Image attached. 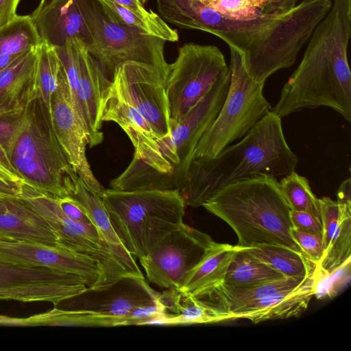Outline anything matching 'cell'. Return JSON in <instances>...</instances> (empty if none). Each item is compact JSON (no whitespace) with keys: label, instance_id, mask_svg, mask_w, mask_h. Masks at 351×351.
<instances>
[{"label":"cell","instance_id":"4","mask_svg":"<svg viewBox=\"0 0 351 351\" xmlns=\"http://www.w3.org/2000/svg\"><path fill=\"white\" fill-rule=\"evenodd\" d=\"M5 151L23 182L53 197L73 195L79 176L58 142L40 99L32 101L17 117Z\"/></svg>","mask_w":351,"mask_h":351},{"label":"cell","instance_id":"21","mask_svg":"<svg viewBox=\"0 0 351 351\" xmlns=\"http://www.w3.org/2000/svg\"><path fill=\"white\" fill-rule=\"evenodd\" d=\"M104 78L97 62L87 50L86 43L79 45V86L75 109L87 134L92 147L104 139L99 119L101 96L105 90Z\"/></svg>","mask_w":351,"mask_h":351},{"label":"cell","instance_id":"46","mask_svg":"<svg viewBox=\"0 0 351 351\" xmlns=\"http://www.w3.org/2000/svg\"><path fill=\"white\" fill-rule=\"evenodd\" d=\"M337 202L341 208L351 209V179L348 178L337 191Z\"/></svg>","mask_w":351,"mask_h":351},{"label":"cell","instance_id":"12","mask_svg":"<svg viewBox=\"0 0 351 351\" xmlns=\"http://www.w3.org/2000/svg\"><path fill=\"white\" fill-rule=\"evenodd\" d=\"M166 78L154 66L126 62L116 69L108 87L143 115L158 136L160 145L171 132Z\"/></svg>","mask_w":351,"mask_h":351},{"label":"cell","instance_id":"1","mask_svg":"<svg viewBox=\"0 0 351 351\" xmlns=\"http://www.w3.org/2000/svg\"><path fill=\"white\" fill-rule=\"evenodd\" d=\"M351 0H334L313 30L304 56L284 84L271 111L280 118L304 109L328 107L351 121Z\"/></svg>","mask_w":351,"mask_h":351},{"label":"cell","instance_id":"6","mask_svg":"<svg viewBox=\"0 0 351 351\" xmlns=\"http://www.w3.org/2000/svg\"><path fill=\"white\" fill-rule=\"evenodd\" d=\"M228 45L230 51L228 90L215 120L200 138L193 159L217 156L243 138L271 110L263 94L265 82L253 80L246 68L242 51Z\"/></svg>","mask_w":351,"mask_h":351},{"label":"cell","instance_id":"25","mask_svg":"<svg viewBox=\"0 0 351 351\" xmlns=\"http://www.w3.org/2000/svg\"><path fill=\"white\" fill-rule=\"evenodd\" d=\"M71 197L82 206L104 243L130 274L143 278L134 257L126 250L114 231L101 196L78 177L75 191Z\"/></svg>","mask_w":351,"mask_h":351},{"label":"cell","instance_id":"14","mask_svg":"<svg viewBox=\"0 0 351 351\" xmlns=\"http://www.w3.org/2000/svg\"><path fill=\"white\" fill-rule=\"evenodd\" d=\"M215 243L208 234L184 223L139 261L149 282L162 288H179Z\"/></svg>","mask_w":351,"mask_h":351},{"label":"cell","instance_id":"26","mask_svg":"<svg viewBox=\"0 0 351 351\" xmlns=\"http://www.w3.org/2000/svg\"><path fill=\"white\" fill-rule=\"evenodd\" d=\"M235 251V245L216 242L178 289L195 296L221 283Z\"/></svg>","mask_w":351,"mask_h":351},{"label":"cell","instance_id":"45","mask_svg":"<svg viewBox=\"0 0 351 351\" xmlns=\"http://www.w3.org/2000/svg\"><path fill=\"white\" fill-rule=\"evenodd\" d=\"M21 0H0V28L12 21L17 14Z\"/></svg>","mask_w":351,"mask_h":351},{"label":"cell","instance_id":"10","mask_svg":"<svg viewBox=\"0 0 351 351\" xmlns=\"http://www.w3.org/2000/svg\"><path fill=\"white\" fill-rule=\"evenodd\" d=\"M16 197L45 220L60 247L98 260L104 267L107 285L123 276H132L111 252L96 228L68 217L60 208L56 197L24 182Z\"/></svg>","mask_w":351,"mask_h":351},{"label":"cell","instance_id":"22","mask_svg":"<svg viewBox=\"0 0 351 351\" xmlns=\"http://www.w3.org/2000/svg\"><path fill=\"white\" fill-rule=\"evenodd\" d=\"M315 274L301 286L267 295L241 306L226 313L228 320L248 319L252 323L300 316L315 296Z\"/></svg>","mask_w":351,"mask_h":351},{"label":"cell","instance_id":"23","mask_svg":"<svg viewBox=\"0 0 351 351\" xmlns=\"http://www.w3.org/2000/svg\"><path fill=\"white\" fill-rule=\"evenodd\" d=\"M0 239L60 247L45 220L14 196L1 197Z\"/></svg>","mask_w":351,"mask_h":351},{"label":"cell","instance_id":"9","mask_svg":"<svg viewBox=\"0 0 351 351\" xmlns=\"http://www.w3.org/2000/svg\"><path fill=\"white\" fill-rule=\"evenodd\" d=\"M221 51L215 45L186 43L170 64L166 78L171 128L208 93L228 69Z\"/></svg>","mask_w":351,"mask_h":351},{"label":"cell","instance_id":"32","mask_svg":"<svg viewBox=\"0 0 351 351\" xmlns=\"http://www.w3.org/2000/svg\"><path fill=\"white\" fill-rule=\"evenodd\" d=\"M339 210L341 220L339 228L317 265V271L319 274L330 273L351 258V210L340 208Z\"/></svg>","mask_w":351,"mask_h":351},{"label":"cell","instance_id":"40","mask_svg":"<svg viewBox=\"0 0 351 351\" xmlns=\"http://www.w3.org/2000/svg\"><path fill=\"white\" fill-rule=\"evenodd\" d=\"M56 200L61 210L68 217L80 223L93 225L84 208L73 197L67 196L56 198Z\"/></svg>","mask_w":351,"mask_h":351},{"label":"cell","instance_id":"16","mask_svg":"<svg viewBox=\"0 0 351 351\" xmlns=\"http://www.w3.org/2000/svg\"><path fill=\"white\" fill-rule=\"evenodd\" d=\"M0 261L70 272L82 277L88 287L107 285L104 267L98 260L62 247L0 239Z\"/></svg>","mask_w":351,"mask_h":351},{"label":"cell","instance_id":"5","mask_svg":"<svg viewBox=\"0 0 351 351\" xmlns=\"http://www.w3.org/2000/svg\"><path fill=\"white\" fill-rule=\"evenodd\" d=\"M101 199L123 246L138 259L184 223L186 205L178 190L108 189Z\"/></svg>","mask_w":351,"mask_h":351},{"label":"cell","instance_id":"30","mask_svg":"<svg viewBox=\"0 0 351 351\" xmlns=\"http://www.w3.org/2000/svg\"><path fill=\"white\" fill-rule=\"evenodd\" d=\"M41 42L30 15H16L0 28V54H21L38 48Z\"/></svg>","mask_w":351,"mask_h":351},{"label":"cell","instance_id":"31","mask_svg":"<svg viewBox=\"0 0 351 351\" xmlns=\"http://www.w3.org/2000/svg\"><path fill=\"white\" fill-rule=\"evenodd\" d=\"M279 186L291 210L308 213L321 221L319 199L305 177L293 171L281 179Z\"/></svg>","mask_w":351,"mask_h":351},{"label":"cell","instance_id":"8","mask_svg":"<svg viewBox=\"0 0 351 351\" xmlns=\"http://www.w3.org/2000/svg\"><path fill=\"white\" fill-rule=\"evenodd\" d=\"M330 8V0H303L282 12L271 27L242 51L252 78L265 82L275 72L292 66L301 48Z\"/></svg>","mask_w":351,"mask_h":351},{"label":"cell","instance_id":"41","mask_svg":"<svg viewBox=\"0 0 351 351\" xmlns=\"http://www.w3.org/2000/svg\"><path fill=\"white\" fill-rule=\"evenodd\" d=\"M182 292L176 287L167 288L158 296V302L166 310L173 314H178L180 309V302Z\"/></svg>","mask_w":351,"mask_h":351},{"label":"cell","instance_id":"42","mask_svg":"<svg viewBox=\"0 0 351 351\" xmlns=\"http://www.w3.org/2000/svg\"><path fill=\"white\" fill-rule=\"evenodd\" d=\"M0 178L19 186L23 181L12 166L5 151L0 146Z\"/></svg>","mask_w":351,"mask_h":351},{"label":"cell","instance_id":"33","mask_svg":"<svg viewBox=\"0 0 351 351\" xmlns=\"http://www.w3.org/2000/svg\"><path fill=\"white\" fill-rule=\"evenodd\" d=\"M62 62L55 48L41 42L38 51V83L40 99L45 104L50 117L51 97L58 84Z\"/></svg>","mask_w":351,"mask_h":351},{"label":"cell","instance_id":"7","mask_svg":"<svg viewBox=\"0 0 351 351\" xmlns=\"http://www.w3.org/2000/svg\"><path fill=\"white\" fill-rule=\"evenodd\" d=\"M81 6L90 34L86 48L97 64L106 90L116 69L126 62L154 66L167 77L170 64L165 58V40L112 21L96 0H82Z\"/></svg>","mask_w":351,"mask_h":351},{"label":"cell","instance_id":"19","mask_svg":"<svg viewBox=\"0 0 351 351\" xmlns=\"http://www.w3.org/2000/svg\"><path fill=\"white\" fill-rule=\"evenodd\" d=\"M81 4L82 0H40L30 16L41 40L54 48L73 38L87 44L90 34Z\"/></svg>","mask_w":351,"mask_h":351},{"label":"cell","instance_id":"24","mask_svg":"<svg viewBox=\"0 0 351 351\" xmlns=\"http://www.w3.org/2000/svg\"><path fill=\"white\" fill-rule=\"evenodd\" d=\"M315 271L305 277H285L245 288H230L218 284L193 296L204 306L218 313L223 321H226V313L234 308L267 295L298 287L305 283Z\"/></svg>","mask_w":351,"mask_h":351},{"label":"cell","instance_id":"44","mask_svg":"<svg viewBox=\"0 0 351 351\" xmlns=\"http://www.w3.org/2000/svg\"><path fill=\"white\" fill-rule=\"evenodd\" d=\"M299 0H267L261 10L265 14H280L293 8Z\"/></svg>","mask_w":351,"mask_h":351},{"label":"cell","instance_id":"38","mask_svg":"<svg viewBox=\"0 0 351 351\" xmlns=\"http://www.w3.org/2000/svg\"><path fill=\"white\" fill-rule=\"evenodd\" d=\"M291 235L302 252L317 265L324 254L322 235L304 233L293 228Z\"/></svg>","mask_w":351,"mask_h":351},{"label":"cell","instance_id":"49","mask_svg":"<svg viewBox=\"0 0 351 351\" xmlns=\"http://www.w3.org/2000/svg\"><path fill=\"white\" fill-rule=\"evenodd\" d=\"M21 54H0V72L2 71L4 69H5L8 66H9L16 58H17Z\"/></svg>","mask_w":351,"mask_h":351},{"label":"cell","instance_id":"27","mask_svg":"<svg viewBox=\"0 0 351 351\" xmlns=\"http://www.w3.org/2000/svg\"><path fill=\"white\" fill-rule=\"evenodd\" d=\"M235 247L236 251L220 284L230 288H245L285 277L237 245Z\"/></svg>","mask_w":351,"mask_h":351},{"label":"cell","instance_id":"15","mask_svg":"<svg viewBox=\"0 0 351 351\" xmlns=\"http://www.w3.org/2000/svg\"><path fill=\"white\" fill-rule=\"evenodd\" d=\"M51 121L58 142L73 170L90 189L101 196L106 189L93 174L88 161L87 134L75 109L63 66L51 97Z\"/></svg>","mask_w":351,"mask_h":351},{"label":"cell","instance_id":"43","mask_svg":"<svg viewBox=\"0 0 351 351\" xmlns=\"http://www.w3.org/2000/svg\"><path fill=\"white\" fill-rule=\"evenodd\" d=\"M16 118L17 117L0 119V146L4 150L14 133Z\"/></svg>","mask_w":351,"mask_h":351},{"label":"cell","instance_id":"11","mask_svg":"<svg viewBox=\"0 0 351 351\" xmlns=\"http://www.w3.org/2000/svg\"><path fill=\"white\" fill-rule=\"evenodd\" d=\"M230 82V67L215 81L208 93L171 129L169 139L160 145L162 155L173 167L176 189H183L195 149L210 127L226 99Z\"/></svg>","mask_w":351,"mask_h":351},{"label":"cell","instance_id":"20","mask_svg":"<svg viewBox=\"0 0 351 351\" xmlns=\"http://www.w3.org/2000/svg\"><path fill=\"white\" fill-rule=\"evenodd\" d=\"M38 47L24 52L0 72V119L21 115L32 101L40 98Z\"/></svg>","mask_w":351,"mask_h":351},{"label":"cell","instance_id":"50","mask_svg":"<svg viewBox=\"0 0 351 351\" xmlns=\"http://www.w3.org/2000/svg\"><path fill=\"white\" fill-rule=\"evenodd\" d=\"M1 197H1V196H0V202H1Z\"/></svg>","mask_w":351,"mask_h":351},{"label":"cell","instance_id":"29","mask_svg":"<svg viewBox=\"0 0 351 351\" xmlns=\"http://www.w3.org/2000/svg\"><path fill=\"white\" fill-rule=\"evenodd\" d=\"M96 1L104 14L114 23L134 29L143 34L158 37L166 42L178 40L177 31L171 28L158 14L154 12L148 16H143L111 0Z\"/></svg>","mask_w":351,"mask_h":351},{"label":"cell","instance_id":"17","mask_svg":"<svg viewBox=\"0 0 351 351\" xmlns=\"http://www.w3.org/2000/svg\"><path fill=\"white\" fill-rule=\"evenodd\" d=\"M158 295L145 277L125 276L108 285L87 287L73 297L80 305L72 310L114 319L118 326L126 325L127 314L138 307L157 304Z\"/></svg>","mask_w":351,"mask_h":351},{"label":"cell","instance_id":"13","mask_svg":"<svg viewBox=\"0 0 351 351\" xmlns=\"http://www.w3.org/2000/svg\"><path fill=\"white\" fill-rule=\"evenodd\" d=\"M87 287L82 277L70 272L0 261V300L47 302L56 306Z\"/></svg>","mask_w":351,"mask_h":351},{"label":"cell","instance_id":"18","mask_svg":"<svg viewBox=\"0 0 351 351\" xmlns=\"http://www.w3.org/2000/svg\"><path fill=\"white\" fill-rule=\"evenodd\" d=\"M99 116L101 123L113 121L119 125L134 147V156L169 176L176 189L171 178L173 167L162 154L160 141L151 125L136 108L108 88L101 94Z\"/></svg>","mask_w":351,"mask_h":351},{"label":"cell","instance_id":"36","mask_svg":"<svg viewBox=\"0 0 351 351\" xmlns=\"http://www.w3.org/2000/svg\"><path fill=\"white\" fill-rule=\"evenodd\" d=\"M351 274V258L330 273L319 274L316 269L315 296L317 298L335 296L349 282Z\"/></svg>","mask_w":351,"mask_h":351},{"label":"cell","instance_id":"35","mask_svg":"<svg viewBox=\"0 0 351 351\" xmlns=\"http://www.w3.org/2000/svg\"><path fill=\"white\" fill-rule=\"evenodd\" d=\"M201 1L226 18L249 21L265 14L261 10L267 0H201Z\"/></svg>","mask_w":351,"mask_h":351},{"label":"cell","instance_id":"37","mask_svg":"<svg viewBox=\"0 0 351 351\" xmlns=\"http://www.w3.org/2000/svg\"><path fill=\"white\" fill-rule=\"evenodd\" d=\"M321 221L323 227L324 252L335 234L341 220V214L337 201L329 197L319 199Z\"/></svg>","mask_w":351,"mask_h":351},{"label":"cell","instance_id":"34","mask_svg":"<svg viewBox=\"0 0 351 351\" xmlns=\"http://www.w3.org/2000/svg\"><path fill=\"white\" fill-rule=\"evenodd\" d=\"M222 321L218 313L204 306L193 295L182 292L178 314L167 313L162 317L149 319L145 324H195Z\"/></svg>","mask_w":351,"mask_h":351},{"label":"cell","instance_id":"39","mask_svg":"<svg viewBox=\"0 0 351 351\" xmlns=\"http://www.w3.org/2000/svg\"><path fill=\"white\" fill-rule=\"evenodd\" d=\"M291 220L293 228L298 231L312 234H323L322 221L308 213L291 210Z\"/></svg>","mask_w":351,"mask_h":351},{"label":"cell","instance_id":"47","mask_svg":"<svg viewBox=\"0 0 351 351\" xmlns=\"http://www.w3.org/2000/svg\"><path fill=\"white\" fill-rule=\"evenodd\" d=\"M128 10L143 16L151 14L152 10H147L145 4L147 0H111Z\"/></svg>","mask_w":351,"mask_h":351},{"label":"cell","instance_id":"48","mask_svg":"<svg viewBox=\"0 0 351 351\" xmlns=\"http://www.w3.org/2000/svg\"><path fill=\"white\" fill-rule=\"evenodd\" d=\"M20 186L0 178V196L16 197L19 192Z\"/></svg>","mask_w":351,"mask_h":351},{"label":"cell","instance_id":"28","mask_svg":"<svg viewBox=\"0 0 351 351\" xmlns=\"http://www.w3.org/2000/svg\"><path fill=\"white\" fill-rule=\"evenodd\" d=\"M239 248L285 277H305L317 268V264L303 253L286 247L259 245Z\"/></svg>","mask_w":351,"mask_h":351},{"label":"cell","instance_id":"3","mask_svg":"<svg viewBox=\"0 0 351 351\" xmlns=\"http://www.w3.org/2000/svg\"><path fill=\"white\" fill-rule=\"evenodd\" d=\"M202 206L232 228L239 247L278 245L302 253L292 237L291 209L276 178L255 175L237 180Z\"/></svg>","mask_w":351,"mask_h":351},{"label":"cell","instance_id":"2","mask_svg":"<svg viewBox=\"0 0 351 351\" xmlns=\"http://www.w3.org/2000/svg\"><path fill=\"white\" fill-rule=\"evenodd\" d=\"M298 162L281 118L270 110L235 144L214 157L193 159L180 193L186 205L199 207L228 184L255 175L284 177L295 171Z\"/></svg>","mask_w":351,"mask_h":351}]
</instances>
